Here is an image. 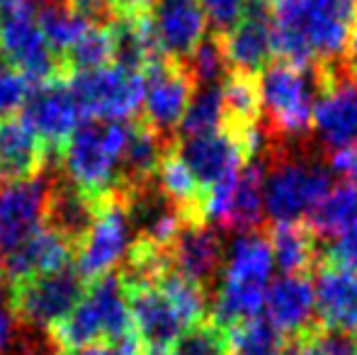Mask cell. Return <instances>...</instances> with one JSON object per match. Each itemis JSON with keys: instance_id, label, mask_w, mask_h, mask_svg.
Here are the masks:
<instances>
[{"instance_id": "1", "label": "cell", "mask_w": 357, "mask_h": 355, "mask_svg": "<svg viewBox=\"0 0 357 355\" xmlns=\"http://www.w3.org/2000/svg\"><path fill=\"white\" fill-rule=\"evenodd\" d=\"M355 22L357 0H280L275 56L294 66H333L345 59Z\"/></svg>"}, {"instance_id": "2", "label": "cell", "mask_w": 357, "mask_h": 355, "mask_svg": "<svg viewBox=\"0 0 357 355\" xmlns=\"http://www.w3.org/2000/svg\"><path fill=\"white\" fill-rule=\"evenodd\" d=\"M275 275V258L268 236L258 232H241L224 248L219 268L212 317L216 326H236L263 314L265 292Z\"/></svg>"}, {"instance_id": "3", "label": "cell", "mask_w": 357, "mask_h": 355, "mask_svg": "<svg viewBox=\"0 0 357 355\" xmlns=\"http://www.w3.org/2000/svg\"><path fill=\"white\" fill-rule=\"evenodd\" d=\"M134 122L85 119L63 146L59 163L63 178L93 199H105L124 190L122 161Z\"/></svg>"}, {"instance_id": "4", "label": "cell", "mask_w": 357, "mask_h": 355, "mask_svg": "<svg viewBox=\"0 0 357 355\" xmlns=\"http://www.w3.org/2000/svg\"><path fill=\"white\" fill-rule=\"evenodd\" d=\"M132 309L129 292L122 278L114 273L90 280L88 289L73 312L52 328V338L61 353L75 348L95 346L100 341H117L119 336L132 331Z\"/></svg>"}, {"instance_id": "5", "label": "cell", "mask_w": 357, "mask_h": 355, "mask_svg": "<svg viewBox=\"0 0 357 355\" xmlns=\"http://www.w3.org/2000/svg\"><path fill=\"white\" fill-rule=\"evenodd\" d=\"M321 81V66H294L280 59L258 73L260 117L273 137H301L309 132Z\"/></svg>"}, {"instance_id": "6", "label": "cell", "mask_w": 357, "mask_h": 355, "mask_svg": "<svg viewBox=\"0 0 357 355\" xmlns=\"http://www.w3.org/2000/svg\"><path fill=\"white\" fill-rule=\"evenodd\" d=\"M333 185V171L314 158H280L265 173V217L273 224H299Z\"/></svg>"}, {"instance_id": "7", "label": "cell", "mask_w": 357, "mask_h": 355, "mask_svg": "<svg viewBox=\"0 0 357 355\" xmlns=\"http://www.w3.org/2000/svg\"><path fill=\"white\" fill-rule=\"evenodd\" d=\"M0 54L32 86L68 76L63 59L44 39L34 5L27 0H13L0 13Z\"/></svg>"}, {"instance_id": "8", "label": "cell", "mask_w": 357, "mask_h": 355, "mask_svg": "<svg viewBox=\"0 0 357 355\" xmlns=\"http://www.w3.org/2000/svg\"><path fill=\"white\" fill-rule=\"evenodd\" d=\"M134 229L129 222L122 192L100 199L93 227L75 246L73 266L83 280H98L114 273L134 246Z\"/></svg>"}, {"instance_id": "9", "label": "cell", "mask_w": 357, "mask_h": 355, "mask_svg": "<svg viewBox=\"0 0 357 355\" xmlns=\"http://www.w3.org/2000/svg\"><path fill=\"white\" fill-rule=\"evenodd\" d=\"M265 173H268L265 161L245 163L234 178L207 188V195L199 197L197 212L207 222L229 232H253L265 219Z\"/></svg>"}, {"instance_id": "10", "label": "cell", "mask_w": 357, "mask_h": 355, "mask_svg": "<svg viewBox=\"0 0 357 355\" xmlns=\"http://www.w3.org/2000/svg\"><path fill=\"white\" fill-rule=\"evenodd\" d=\"M68 86L85 119L129 122L144 103V73L129 71L117 63L73 73Z\"/></svg>"}, {"instance_id": "11", "label": "cell", "mask_w": 357, "mask_h": 355, "mask_svg": "<svg viewBox=\"0 0 357 355\" xmlns=\"http://www.w3.org/2000/svg\"><path fill=\"white\" fill-rule=\"evenodd\" d=\"M319 98L314 103L311 129L316 142L328 151H340L357 144V76L343 61L321 66Z\"/></svg>"}, {"instance_id": "12", "label": "cell", "mask_w": 357, "mask_h": 355, "mask_svg": "<svg viewBox=\"0 0 357 355\" xmlns=\"http://www.w3.org/2000/svg\"><path fill=\"white\" fill-rule=\"evenodd\" d=\"M8 292L10 309L17 314L20 322L39 331H52L73 312L85 287L75 266H66L56 273L39 275L22 285H15Z\"/></svg>"}, {"instance_id": "13", "label": "cell", "mask_w": 357, "mask_h": 355, "mask_svg": "<svg viewBox=\"0 0 357 355\" xmlns=\"http://www.w3.org/2000/svg\"><path fill=\"white\" fill-rule=\"evenodd\" d=\"M54 176L13 180L0 185V261L47 227V204Z\"/></svg>"}, {"instance_id": "14", "label": "cell", "mask_w": 357, "mask_h": 355, "mask_svg": "<svg viewBox=\"0 0 357 355\" xmlns=\"http://www.w3.org/2000/svg\"><path fill=\"white\" fill-rule=\"evenodd\" d=\"M20 114L42 142L49 161H59L66 142L83 119L66 78L32 86V93Z\"/></svg>"}, {"instance_id": "15", "label": "cell", "mask_w": 357, "mask_h": 355, "mask_svg": "<svg viewBox=\"0 0 357 355\" xmlns=\"http://www.w3.org/2000/svg\"><path fill=\"white\" fill-rule=\"evenodd\" d=\"M195 81L188 66L158 56L144 68V124L160 137L175 132L183 122L195 93Z\"/></svg>"}, {"instance_id": "16", "label": "cell", "mask_w": 357, "mask_h": 355, "mask_svg": "<svg viewBox=\"0 0 357 355\" xmlns=\"http://www.w3.org/2000/svg\"><path fill=\"white\" fill-rule=\"evenodd\" d=\"M155 52L168 61L185 63L207 37V17L199 0H151L146 10Z\"/></svg>"}, {"instance_id": "17", "label": "cell", "mask_w": 357, "mask_h": 355, "mask_svg": "<svg viewBox=\"0 0 357 355\" xmlns=\"http://www.w3.org/2000/svg\"><path fill=\"white\" fill-rule=\"evenodd\" d=\"M175 153L188 163L199 188H212L221 180L234 178L248 161L236 127H221L202 137H185Z\"/></svg>"}, {"instance_id": "18", "label": "cell", "mask_w": 357, "mask_h": 355, "mask_svg": "<svg viewBox=\"0 0 357 355\" xmlns=\"http://www.w3.org/2000/svg\"><path fill=\"white\" fill-rule=\"evenodd\" d=\"M122 197L127 204V214L137 241L149 243L158 251H168L180 229L185 227V222L192 219L185 217L183 209L175 202H170L155 185L129 188L122 192Z\"/></svg>"}, {"instance_id": "19", "label": "cell", "mask_w": 357, "mask_h": 355, "mask_svg": "<svg viewBox=\"0 0 357 355\" xmlns=\"http://www.w3.org/2000/svg\"><path fill=\"white\" fill-rule=\"evenodd\" d=\"M229 68L245 76H258L275 59V29L273 10L265 5L250 3L245 15L229 34L221 37Z\"/></svg>"}, {"instance_id": "20", "label": "cell", "mask_w": 357, "mask_h": 355, "mask_svg": "<svg viewBox=\"0 0 357 355\" xmlns=\"http://www.w3.org/2000/svg\"><path fill=\"white\" fill-rule=\"evenodd\" d=\"M263 314L280 336H306L316 319L314 282L304 273L275 278L265 292Z\"/></svg>"}, {"instance_id": "21", "label": "cell", "mask_w": 357, "mask_h": 355, "mask_svg": "<svg viewBox=\"0 0 357 355\" xmlns=\"http://www.w3.org/2000/svg\"><path fill=\"white\" fill-rule=\"evenodd\" d=\"M129 309H132V326L146 348H170L188 331V324L180 317L175 304L158 285L127 289Z\"/></svg>"}, {"instance_id": "22", "label": "cell", "mask_w": 357, "mask_h": 355, "mask_svg": "<svg viewBox=\"0 0 357 355\" xmlns=\"http://www.w3.org/2000/svg\"><path fill=\"white\" fill-rule=\"evenodd\" d=\"M73 243L59 232L44 227L29 241H24L20 248H15L10 256H5L0 261V268H3V275L8 280L10 289L15 285H22L32 278H39V275H49L66 266H73Z\"/></svg>"}, {"instance_id": "23", "label": "cell", "mask_w": 357, "mask_h": 355, "mask_svg": "<svg viewBox=\"0 0 357 355\" xmlns=\"http://www.w3.org/2000/svg\"><path fill=\"white\" fill-rule=\"evenodd\" d=\"M224 241L214 227L197 219L185 222L180 234L175 236L173 246L168 248L170 270L180 273L183 278L204 285L219 275L221 261H224Z\"/></svg>"}, {"instance_id": "24", "label": "cell", "mask_w": 357, "mask_h": 355, "mask_svg": "<svg viewBox=\"0 0 357 355\" xmlns=\"http://www.w3.org/2000/svg\"><path fill=\"white\" fill-rule=\"evenodd\" d=\"M316 317L328 331L357 338V270L328 266L314 280Z\"/></svg>"}, {"instance_id": "25", "label": "cell", "mask_w": 357, "mask_h": 355, "mask_svg": "<svg viewBox=\"0 0 357 355\" xmlns=\"http://www.w3.org/2000/svg\"><path fill=\"white\" fill-rule=\"evenodd\" d=\"M49 158L22 114L0 119V185L39 176Z\"/></svg>"}, {"instance_id": "26", "label": "cell", "mask_w": 357, "mask_h": 355, "mask_svg": "<svg viewBox=\"0 0 357 355\" xmlns=\"http://www.w3.org/2000/svg\"><path fill=\"white\" fill-rule=\"evenodd\" d=\"M98 207V199L80 192L63 176H54L47 204V227L66 236L73 246H78V241L93 227Z\"/></svg>"}, {"instance_id": "27", "label": "cell", "mask_w": 357, "mask_h": 355, "mask_svg": "<svg viewBox=\"0 0 357 355\" xmlns=\"http://www.w3.org/2000/svg\"><path fill=\"white\" fill-rule=\"evenodd\" d=\"M107 32L112 42V61L117 66L144 73V68L160 56L155 52L146 15H119L107 27Z\"/></svg>"}, {"instance_id": "28", "label": "cell", "mask_w": 357, "mask_h": 355, "mask_svg": "<svg viewBox=\"0 0 357 355\" xmlns=\"http://www.w3.org/2000/svg\"><path fill=\"white\" fill-rule=\"evenodd\" d=\"M163 139L165 137L153 132L149 124H132V134H129L127 151H124V161H122L124 190L142 188V185H149L153 180L160 161L168 153Z\"/></svg>"}, {"instance_id": "29", "label": "cell", "mask_w": 357, "mask_h": 355, "mask_svg": "<svg viewBox=\"0 0 357 355\" xmlns=\"http://www.w3.org/2000/svg\"><path fill=\"white\" fill-rule=\"evenodd\" d=\"M268 241L273 248L275 268L282 270V275H301L306 268L314 266V234L301 224H275Z\"/></svg>"}, {"instance_id": "30", "label": "cell", "mask_w": 357, "mask_h": 355, "mask_svg": "<svg viewBox=\"0 0 357 355\" xmlns=\"http://www.w3.org/2000/svg\"><path fill=\"white\" fill-rule=\"evenodd\" d=\"M357 217V188L345 180L331 185L328 192L309 214V232L316 236L331 239L345 229Z\"/></svg>"}, {"instance_id": "31", "label": "cell", "mask_w": 357, "mask_h": 355, "mask_svg": "<svg viewBox=\"0 0 357 355\" xmlns=\"http://www.w3.org/2000/svg\"><path fill=\"white\" fill-rule=\"evenodd\" d=\"M155 188L175 202L185 214H197L199 207V183L188 168V163L175 151H168L155 171Z\"/></svg>"}, {"instance_id": "32", "label": "cell", "mask_w": 357, "mask_h": 355, "mask_svg": "<svg viewBox=\"0 0 357 355\" xmlns=\"http://www.w3.org/2000/svg\"><path fill=\"white\" fill-rule=\"evenodd\" d=\"M226 122V107L221 86H199L195 88L192 100L183 114L178 132L180 137H202L221 129Z\"/></svg>"}, {"instance_id": "33", "label": "cell", "mask_w": 357, "mask_h": 355, "mask_svg": "<svg viewBox=\"0 0 357 355\" xmlns=\"http://www.w3.org/2000/svg\"><path fill=\"white\" fill-rule=\"evenodd\" d=\"M37 22L39 29H42L44 39L49 42V47L63 59V54L83 37V32L90 27L85 20H80L78 15L71 13L63 0H56V3H47L39 8L37 13Z\"/></svg>"}, {"instance_id": "34", "label": "cell", "mask_w": 357, "mask_h": 355, "mask_svg": "<svg viewBox=\"0 0 357 355\" xmlns=\"http://www.w3.org/2000/svg\"><path fill=\"white\" fill-rule=\"evenodd\" d=\"M221 95H224L226 119H231L234 127L255 122L260 117L258 76L229 71V76L221 83Z\"/></svg>"}, {"instance_id": "35", "label": "cell", "mask_w": 357, "mask_h": 355, "mask_svg": "<svg viewBox=\"0 0 357 355\" xmlns=\"http://www.w3.org/2000/svg\"><path fill=\"white\" fill-rule=\"evenodd\" d=\"M226 348L231 355H282V336L265 319H248L229 328Z\"/></svg>"}, {"instance_id": "36", "label": "cell", "mask_w": 357, "mask_h": 355, "mask_svg": "<svg viewBox=\"0 0 357 355\" xmlns=\"http://www.w3.org/2000/svg\"><path fill=\"white\" fill-rule=\"evenodd\" d=\"M155 285L168 294V299L175 304V309H178L180 317L185 319V324L190 328L204 322V317H207V294H204L202 285L183 278V275L170 268L155 280Z\"/></svg>"}, {"instance_id": "37", "label": "cell", "mask_w": 357, "mask_h": 355, "mask_svg": "<svg viewBox=\"0 0 357 355\" xmlns=\"http://www.w3.org/2000/svg\"><path fill=\"white\" fill-rule=\"evenodd\" d=\"M109 61H112V42H109L107 27H88L83 37L63 54V66L68 76L109 66Z\"/></svg>"}, {"instance_id": "38", "label": "cell", "mask_w": 357, "mask_h": 355, "mask_svg": "<svg viewBox=\"0 0 357 355\" xmlns=\"http://www.w3.org/2000/svg\"><path fill=\"white\" fill-rule=\"evenodd\" d=\"M190 76H192L195 86H221L226 76H229V61H226L224 42L219 34L209 32L202 42L197 44L190 59L185 61Z\"/></svg>"}, {"instance_id": "39", "label": "cell", "mask_w": 357, "mask_h": 355, "mask_svg": "<svg viewBox=\"0 0 357 355\" xmlns=\"http://www.w3.org/2000/svg\"><path fill=\"white\" fill-rule=\"evenodd\" d=\"M226 336L216 324H197L175 341L173 355H224Z\"/></svg>"}, {"instance_id": "40", "label": "cell", "mask_w": 357, "mask_h": 355, "mask_svg": "<svg viewBox=\"0 0 357 355\" xmlns=\"http://www.w3.org/2000/svg\"><path fill=\"white\" fill-rule=\"evenodd\" d=\"M291 355H357V338L328 328L321 333H306Z\"/></svg>"}, {"instance_id": "41", "label": "cell", "mask_w": 357, "mask_h": 355, "mask_svg": "<svg viewBox=\"0 0 357 355\" xmlns=\"http://www.w3.org/2000/svg\"><path fill=\"white\" fill-rule=\"evenodd\" d=\"M29 93H32V83L13 66L3 63L0 66V119L22 109Z\"/></svg>"}, {"instance_id": "42", "label": "cell", "mask_w": 357, "mask_h": 355, "mask_svg": "<svg viewBox=\"0 0 357 355\" xmlns=\"http://www.w3.org/2000/svg\"><path fill=\"white\" fill-rule=\"evenodd\" d=\"M199 3H202L209 32L219 34V37L229 34L238 24V20L248 8V0H199Z\"/></svg>"}, {"instance_id": "43", "label": "cell", "mask_w": 357, "mask_h": 355, "mask_svg": "<svg viewBox=\"0 0 357 355\" xmlns=\"http://www.w3.org/2000/svg\"><path fill=\"white\" fill-rule=\"evenodd\" d=\"M326 258L331 261V266L357 270V217L335 236L328 239Z\"/></svg>"}, {"instance_id": "44", "label": "cell", "mask_w": 357, "mask_h": 355, "mask_svg": "<svg viewBox=\"0 0 357 355\" xmlns=\"http://www.w3.org/2000/svg\"><path fill=\"white\" fill-rule=\"evenodd\" d=\"M90 27H109L119 17L117 0H63Z\"/></svg>"}, {"instance_id": "45", "label": "cell", "mask_w": 357, "mask_h": 355, "mask_svg": "<svg viewBox=\"0 0 357 355\" xmlns=\"http://www.w3.org/2000/svg\"><path fill=\"white\" fill-rule=\"evenodd\" d=\"M24 333V324L17 319L13 309L0 307V355H13L20 346V338Z\"/></svg>"}, {"instance_id": "46", "label": "cell", "mask_w": 357, "mask_h": 355, "mask_svg": "<svg viewBox=\"0 0 357 355\" xmlns=\"http://www.w3.org/2000/svg\"><path fill=\"white\" fill-rule=\"evenodd\" d=\"M331 171L335 176H340L345 183L355 185L357 188V144L355 146H348V149H340V151L333 153L331 158Z\"/></svg>"}, {"instance_id": "47", "label": "cell", "mask_w": 357, "mask_h": 355, "mask_svg": "<svg viewBox=\"0 0 357 355\" xmlns=\"http://www.w3.org/2000/svg\"><path fill=\"white\" fill-rule=\"evenodd\" d=\"M109 348H112L114 355H144L146 353V343L139 338V333L134 331V328L129 333H124V336H119L114 343H109Z\"/></svg>"}, {"instance_id": "48", "label": "cell", "mask_w": 357, "mask_h": 355, "mask_svg": "<svg viewBox=\"0 0 357 355\" xmlns=\"http://www.w3.org/2000/svg\"><path fill=\"white\" fill-rule=\"evenodd\" d=\"M343 63L357 76V22H355V27H353V34H350V42H348V49H345Z\"/></svg>"}, {"instance_id": "49", "label": "cell", "mask_w": 357, "mask_h": 355, "mask_svg": "<svg viewBox=\"0 0 357 355\" xmlns=\"http://www.w3.org/2000/svg\"><path fill=\"white\" fill-rule=\"evenodd\" d=\"M61 355H114L112 348L102 346V343H95V346H85V348H75V351H66Z\"/></svg>"}, {"instance_id": "50", "label": "cell", "mask_w": 357, "mask_h": 355, "mask_svg": "<svg viewBox=\"0 0 357 355\" xmlns=\"http://www.w3.org/2000/svg\"><path fill=\"white\" fill-rule=\"evenodd\" d=\"M5 292H8V280H5L3 268H0V302L5 299Z\"/></svg>"}, {"instance_id": "51", "label": "cell", "mask_w": 357, "mask_h": 355, "mask_svg": "<svg viewBox=\"0 0 357 355\" xmlns=\"http://www.w3.org/2000/svg\"><path fill=\"white\" fill-rule=\"evenodd\" d=\"M144 355H173L168 351V348H146Z\"/></svg>"}, {"instance_id": "52", "label": "cell", "mask_w": 357, "mask_h": 355, "mask_svg": "<svg viewBox=\"0 0 357 355\" xmlns=\"http://www.w3.org/2000/svg\"><path fill=\"white\" fill-rule=\"evenodd\" d=\"M250 3H258V5H265V8H270V10H273V8H275V5H278V3H280V0H250Z\"/></svg>"}, {"instance_id": "53", "label": "cell", "mask_w": 357, "mask_h": 355, "mask_svg": "<svg viewBox=\"0 0 357 355\" xmlns=\"http://www.w3.org/2000/svg\"><path fill=\"white\" fill-rule=\"evenodd\" d=\"M29 5H34V3H42V5H47V3H56V0H27Z\"/></svg>"}, {"instance_id": "54", "label": "cell", "mask_w": 357, "mask_h": 355, "mask_svg": "<svg viewBox=\"0 0 357 355\" xmlns=\"http://www.w3.org/2000/svg\"><path fill=\"white\" fill-rule=\"evenodd\" d=\"M10 3H13V0H0V13H3V10L8 8Z\"/></svg>"}]
</instances>
